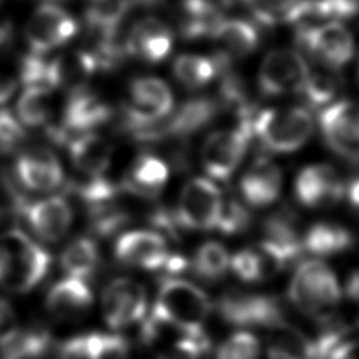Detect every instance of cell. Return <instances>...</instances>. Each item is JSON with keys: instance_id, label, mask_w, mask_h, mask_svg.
<instances>
[{"instance_id": "obj_1", "label": "cell", "mask_w": 359, "mask_h": 359, "mask_svg": "<svg viewBox=\"0 0 359 359\" xmlns=\"http://www.w3.org/2000/svg\"><path fill=\"white\" fill-rule=\"evenodd\" d=\"M49 252L21 230L0 234V285L11 292H28L48 273Z\"/></svg>"}, {"instance_id": "obj_2", "label": "cell", "mask_w": 359, "mask_h": 359, "mask_svg": "<svg viewBox=\"0 0 359 359\" xmlns=\"http://www.w3.org/2000/svg\"><path fill=\"white\" fill-rule=\"evenodd\" d=\"M287 293L297 310L320 321H328L341 300L334 271L318 259H306L297 265Z\"/></svg>"}, {"instance_id": "obj_3", "label": "cell", "mask_w": 359, "mask_h": 359, "mask_svg": "<svg viewBox=\"0 0 359 359\" xmlns=\"http://www.w3.org/2000/svg\"><path fill=\"white\" fill-rule=\"evenodd\" d=\"M313 132V116L307 107L258 109L251 125L252 139L272 153L300 149Z\"/></svg>"}, {"instance_id": "obj_4", "label": "cell", "mask_w": 359, "mask_h": 359, "mask_svg": "<svg viewBox=\"0 0 359 359\" xmlns=\"http://www.w3.org/2000/svg\"><path fill=\"white\" fill-rule=\"evenodd\" d=\"M210 309V302L201 287L177 278H165L161 282L153 307L160 317L184 335L203 332Z\"/></svg>"}, {"instance_id": "obj_5", "label": "cell", "mask_w": 359, "mask_h": 359, "mask_svg": "<svg viewBox=\"0 0 359 359\" xmlns=\"http://www.w3.org/2000/svg\"><path fill=\"white\" fill-rule=\"evenodd\" d=\"M217 314L227 324L240 328H273L285 321V309L276 296L230 290L216 303Z\"/></svg>"}, {"instance_id": "obj_6", "label": "cell", "mask_w": 359, "mask_h": 359, "mask_svg": "<svg viewBox=\"0 0 359 359\" xmlns=\"http://www.w3.org/2000/svg\"><path fill=\"white\" fill-rule=\"evenodd\" d=\"M294 42L299 50L335 70L345 66L353 56L352 34L339 22L296 24Z\"/></svg>"}, {"instance_id": "obj_7", "label": "cell", "mask_w": 359, "mask_h": 359, "mask_svg": "<svg viewBox=\"0 0 359 359\" xmlns=\"http://www.w3.org/2000/svg\"><path fill=\"white\" fill-rule=\"evenodd\" d=\"M174 108L168 86L157 77H140L130 84V102L123 107V126L133 135L164 121Z\"/></svg>"}, {"instance_id": "obj_8", "label": "cell", "mask_w": 359, "mask_h": 359, "mask_svg": "<svg viewBox=\"0 0 359 359\" xmlns=\"http://www.w3.org/2000/svg\"><path fill=\"white\" fill-rule=\"evenodd\" d=\"M222 205L219 188L210 180L196 177L184 185L175 216L182 229L212 230L217 224Z\"/></svg>"}, {"instance_id": "obj_9", "label": "cell", "mask_w": 359, "mask_h": 359, "mask_svg": "<svg viewBox=\"0 0 359 359\" xmlns=\"http://www.w3.org/2000/svg\"><path fill=\"white\" fill-rule=\"evenodd\" d=\"M310 74L306 59L292 49L271 50L258 72V88L266 97L300 93Z\"/></svg>"}, {"instance_id": "obj_10", "label": "cell", "mask_w": 359, "mask_h": 359, "mask_svg": "<svg viewBox=\"0 0 359 359\" xmlns=\"http://www.w3.org/2000/svg\"><path fill=\"white\" fill-rule=\"evenodd\" d=\"M327 146L344 160L359 163V102L337 101L318 116Z\"/></svg>"}, {"instance_id": "obj_11", "label": "cell", "mask_w": 359, "mask_h": 359, "mask_svg": "<svg viewBox=\"0 0 359 359\" xmlns=\"http://www.w3.org/2000/svg\"><path fill=\"white\" fill-rule=\"evenodd\" d=\"M251 140V133L240 126L210 133L201 150L205 172L216 181H229L240 165Z\"/></svg>"}, {"instance_id": "obj_12", "label": "cell", "mask_w": 359, "mask_h": 359, "mask_svg": "<svg viewBox=\"0 0 359 359\" xmlns=\"http://www.w3.org/2000/svg\"><path fill=\"white\" fill-rule=\"evenodd\" d=\"M14 209L29 229L45 241L62 238L72 223V209L65 198L49 196L36 202L14 195Z\"/></svg>"}, {"instance_id": "obj_13", "label": "cell", "mask_w": 359, "mask_h": 359, "mask_svg": "<svg viewBox=\"0 0 359 359\" xmlns=\"http://www.w3.org/2000/svg\"><path fill=\"white\" fill-rule=\"evenodd\" d=\"M76 32L74 18L55 4L41 6L25 27V38L36 55L66 43Z\"/></svg>"}, {"instance_id": "obj_14", "label": "cell", "mask_w": 359, "mask_h": 359, "mask_svg": "<svg viewBox=\"0 0 359 359\" xmlns=\"http://www.w3.org/2000/svg\"><path fill=\"white\" fill-rule=\"evenodd\" d=\"M147 299L143 286L128 278L114 279L102 293V314L111 328L143 320Z\"/></svg>"}, {"instance_id": "obj_15", "label": "cell", "mask_w": 359, "mask_h": 359, "mask_svg": "<svg viewBox=\"0 0 359 359\" xmlns=\"http://www.w3.org/2000/svg\"><path fill=\"white\" fill-rule=\"evenodd\" d=\"M345 180L328 164H313L299 171L294 180V196L306 208L331 206L344 199Z\"/></svg>"}, {"instance_id": "obj_16", "label": "cell", "mask_w": 359, "mask_h": 359, "mask_svg": "<svg viewBox=\"0 0 359 359\" xmlns=\"http://www.w3.org/2000/svg\"><path fill=\"white\" fill-rule=\"evenodd\" d=\"M289 265V259L275 245L262 238L255 245L243 248L230 257V269L247 283L268 280Z\"/></svg>"}, {"instance_id": "obj_17", "label": "cell", "mask_w": 359, "mask_h": 359, "mask_svg": "<svg viewBox=\"0 0 359 359\" xmlns=\"http://www.w3.org/2000/svg\"><path fill=\"white\" fill-rule=\"evenodd\" d=\"M114 252L123 265L149 271L160 269L170 254L165 238L150 230H135L122 234L115 243Z\"/></svg>"}, {"instance_id": "obj_18", "label": "cell", "mask_w": 359, "mask_h": 359, "mask_svg": "<svg viewBox=\"0 0 359 359\" xmlns=\"http://www.w3.org/2000/svg\"><path fill=\"white\" fill-rule=\"evenodd\" d=\"M220 104L215 98L195 97L185 101L174 115L167 121H161L154 128L153 140L175 136L178 139L188 137L202 128L208 126L219 114Z\"/></svg>"}, {"instance_id": "obj_19", "label": "cell", "mask_w": 359, "mask_h": 359, "mask_svg": "<svg viewBox=\"0 0 359 359\" xmlns=\"http://www.w3.org/2000/svg\"><path fill=\"white\" fill-rule=\"evenodd\" d=\"M15 172L22 185L32 191L48 192L63 182V170L57 157L45 147H29L15 161Z\"/></svg>"}, {"instance_id": "obj_20", "label": "cell", "mask_w": 359, "mask_h": 359, "mask_svg": "<svg viewBox=\"0 0 359 359\" xmlns=\"http://www.w3.org/2000/svg\"><path fill=\"white\" fill-rule=\"evenodd\" d=\"M238 188L245 205L265 208L273 203L280 194L282 171L272 160L259 157L244 171Z\"/></svg>"}, {"instance_id": "obj_21", "label": "cell", "mask_w": 359, "mask_h": 359, "mask_svg": "<svg viewBox=\"0 0 359 359\" xmlns=\"http://www.w3.org/2000/svg\"><path fill=\"white\" fill-rule=\"evenodd\" d=\"M172 45V32L168 25L156 17L137 21L125 39L128 55L139 56L150 63L167 57Z\"/></svg>"}, {"instance_id": "obj_22", "label": "cell", "mask_w": 359, "mask_h": 359, "mask_svg": "<svg viewBox=\"0 0 359 359\" xmlns=\"http://www.w3.org/2000/svg\"><path fill=\"white\" fill-rule=\"evenodd\" d=\"M111 116V109L97 94L81 90L70 94L63 109V119L59 128L73 139V133L87 132L105 123Z\"/></svg>"}, {"instance_id": "obj_23", "label": "cell", "mask_w": 359, "mask_h": 359, "mask_svg": "<svg viewBox=\"0 0 359 359\" xmlns=\"http://www.w3.org/2000/svg\"><path fill=\"white\" fill-rule=\"evenodd\" d=\"M128 342L121 335L90 332L67 339L59 351V359H122Z\"/></svg>"}, {"instance_id": "obj_24", "label": "cell", "mask_w": 359, "mask_h": 359, "mask_svg": "<svg viewBox=\"0 0 359 359\" xmlns=\"http://www.w3.org/2000/svg\"><path fill=\"white\" fill-rule=\"evenodd\" d=\"M93 304V293L83 279L66 278L49 290L46 297L48 311L59 320L80 318Z\"/></svg>"}, {"instance_id": "obj_25", "label": "cell", "mask_w": 359, "mask_h": 359, "mask_svg": "<svg viewBox=\"0 0 359 359\" xmlns=\"http://www.w3.org/2000/svg\"><path fill=\"white\" fill-rule=\"evenodd\" d=\"M262 240L275 245L289 262H296L303 254V234L296 215L290 209H279L262 222Z\"/></svg>"}, {"instance_id": "obj_26", "label": "cell", "mask_w": 359, "mask_h": 359, "mask_svg": "<svg viewBox=\"0 0 359 359\" xmlns=\"http://www.w3.org/2000/svg\"><path fill=\"white\" fill-rule=\"evenodd\" d=\"M98 69L91 52L76 50L50 60L52 87L67 90L70 94L81 91L91 74Z\"/></svg>"}, {"instance_id": "obj_27", "label": "cell", "mask_w": 359, "mask_h": 359, "mask_svg": "<svg viewBox=\"0 0 359 359\" xmlns=\"http://www.w3.org/2000/svg\"><path fill=\"white\" fill-rule=\"evenodd\" d=\"M168 180V167L157 156L142 153L132 164L122 188L139 196L154 198Z\"/></svg>"}, {"instance_id": "obj_28", "label": "cell", "mask_w": 359, "mask_h": 359, "mask_svg": "<svg viewBox=\"0 0 359 359\" xmlns=\"http://www.w3.org/2000/svg\"><path fill=\"white\" fill-rule=\"evenodd\" d=\"M69 153L77 170L90 177H97L108 168L112 147L104 137L95 133H84L69 142Z\"/></svg>"}, {"instance_id": "obj_29", "label": "cell", "mask_w": 359, "mask_h": 359, "mask_svg": "<svg viewBox=\"0 0 359 359\" xmlns=\"http://www.w3.org/2000/svg\"><path fill=\"white\" fill-rule=\"evenodd\" d=\"M353 244L352 233L337 223L320 222L303 234V250L316 257H332L348 251Z\"/></svg>"}, {"instance_id": "obj_30", "label": "cell", "mask_w": 359, "mask_h": 359, "mask_svg": "<svg viewBox=\"0 0 359 359\" xmlns=\"http://www.w3.org/2000/svg\"><path fill=\"white\" fill-rule=\"evenodd\" d=\"M50 337L42 330L13 328L0 337V359H45Z\"/></svg>"}, {"instance_id": "obj_31", "label": "cell", "mask_w": 359, "mask_h": 359, "mask_svg": "<svg viewBox=\"0 0 359 359\" xmlns=\"http://www.w3.org/2000/svg\"><path fill=\"white\" fill-rule=\"evenodd\" d=\"M266 351L268 359H316L314 341L287 323L271 328Z\"/></svg>"}, {"instance_id": "obj_32", "label": "cell", "mask_w": 359, "mask_h": 359, "mask_svg": "<svg viewBox=\"0 0 359 359\" xmlns=\"http://www.w3.org/2000/svg\"><path fill=\"white\" fill-rule=\"evenodd\" d=\"M212 38L219 41L223 50L233 59L252 53L259 43L258 29L248 21L240 18H222Z\"/></svg>"}, {"instance_id": "obj_33", "label": "cell", "mask_w": 359, "mask_h": 359, "mask_svg": "<svg viewBox=\"0 0 359 359\" xmlns=\"http://www.w3.org/2000/svg\"><path fill=\"white\" fill-rule=\"evenodd\" d=\"M98 264V250L93 240L79 237L73 240L60 257V265L70 278L86 279L90 276Z\"/></svg>"}, {"instance_id": "obj_34", "label": "cell", "mask_w": 359, "mask_h": 359, "mask_svg": "<svg viewBox=\"0 0 359 359\" xmlns=\"http://www.w3.org/2000/svg\"><path fill=\"white\" fill-rule=\"evenodd\" d=\"M194 273L205 282L222 279L230 269V255L217 241L203 243L192 259Z\"/></svg>"}, {"instance_id": "obj_35", "label": "cell", "mask_w": 359, "mask_h": 359, "mask_svg": "<svg viewBox=\"0 0 359 359\" xmlns=\"http://www.w3.org/2000/svg\"><path fill=\"white\" fill-rule=\"evenodd\" d=\"M342 80L334 70H318L310 73L300 94L309 109H320L332 104L341 90Z\"/></svg>"}, {"instance_id": "obj_36", "label": "cell", "mask_w": 359, "mask_h": 359, "mask_svg": "<svg viewBox=\"0 0 359 359\" xmlns=\"http://www.w3.org/2000/svg\"><path fill=\"white\" fill-rule=\"evenodd\" d=\"M174 74L181 84L195 90L210 83L217 76V70L212 57L181 55L174 62Z\"/></svg>"}, {"instance_id": "obj_37", "label": "cell", "mask_w": 359, "mask_h": 359, "mask_svg": "<svg viewBox=\"0 0 359 359\" xmlns=\"http://www.w3.org/2000/svg\"><path fill=\"white\" fill-rule=\"evenodd\" d=\"M52 112V95L49 88L28 87L17 102V114L27 126L43 125Z\"/></svg>"}, {"instance_id": "obj_38", "label": "cell", "mask_w": 359, "mask_h": 359, "mask_svg": "<svg viewBox=\"0 0 359 359\" xmlns=\"http://www.w3.org/2000/svg\"><path fill=\"white\" fill-rule=\"evenodd\" d=\"M255 21L262 27L292 24L294 14L304 0H243Z\"/></svg>"}, {"instance_id": "obj_39", "label": "cell", "mask_w": 359, "mask_h": 359, "mask_svg": "<svg viewBox=\"0 0 359 359\" xmlns=\"http://www.w3.org/2000/svg\"><path fill=\"white\" fill-rule=\"evenodd\" d=\"M259 355L258 338L248 331H237L219 346L216 359H259Z\"/></svg>"}, {"instance_id": "obj_40", "label": "cell", "mask_w": 359, "mask_h": 359, "mask_svg": "<svg viewBox=\"0 0 359 359\" xmlns=\"http://www.w3.org/2000/svg\"><path fill=\"white\" fill-rule=\"evenodd\" d=\"M72 189L79 198L86 202L88 208H94L109 203L115 198L119 188L102 175H97L90 177L87 181L83 182H74L72 185Z\"/></svg>"}, {"instance_id": "obj_41", "label": "cell", "mask_w": 359, "mask_h": 359, "mask_svg": "<svg viewBox=\"0 0 359 359\" xmlns=\"http://www.w3.org/2000/svg\"><path fill=\"white\" fill-rule=\"evenodd\" d=\"M251 224V213L245 203L237 199L223 201L220 216L215 229L226 236H234L244 233Z\"/></svg>"}, {"instance_id": "obj_42", "label": "cell", "mask_w": 359, "mask_h": 359, "mask_svg": "<svg viewBox=\"0 0 359 359\" xmlns=\"http://www.w3.org/2000/svg\"><path fill=\"white\" fill-rule=\"evenodd\" d=\"M210 349V341L205 332L184 335L168 349L161 352L157 359H201Z\"/></svg>"}, {"instance_id": "obj_43", "label": "cell", "mask_w": 359, "mask_h": 359, "mask_svg": "<svg viewBox=\"0 0 359 359\" xmlns=\"http://www.w3.org/2000/svg\"><path fill=\"white\" fill-rule=\"evenodd\" d=\"M128 220V215L111 203L90 208V223L94 233L111 236L119 230Z\"/></svg>"}, {"instance_id": "obj_44", "label": "cell", "mask_w": 359, "mask_h": 359, "mask_svg": "<svg viewBox=\"0 0 359 359\" xmlns=\"http://www.w3.org/2000/svg\"><path fill=\"white\" fill-rule=\"evenodd\" d=\"M20 81L28 87L52 88L50 62L43 60L39 55H28L20 63Z\"/></svg>"}, {"instance_id": "obj_45", "label": "cell", "mask_w": 359, "mask_h": 359, "mask_svg": "<svg viewBox=\"0 0 359 359\" xmlns=\"http://www.w3.org/2000/svg\"><path fill=\"white\" fill-rule=\"evenodd\" d=\"M25 139V130L18 119L7 109H0V153H11Z\"/></svg>"}, {"instance_id": "obj_46", "label": "cell", "mask_w": 359, "mask_h": 359, "mask_svg": "<svg viewBox=\"0 0 359 359\" xmlns=\"http://www.w3.org/2000/svg\"><path fill=\"white\" fill-rule=\"evenodd\" d=\"M325 359H359V338H348L337 344Z\"/></svg>"}, {"instance_id": "obj_47", "label": "cell", "mask_w": 359, "mask_h": 359, "mask_svg": "<svg viewBox=\"0 0 359 359\" xmlns=\"http://www.w3.org/2000/svg\"><path fill=\"white\" fill-rule=\"evenodd\" d=\"M189 266V261L181 255V254H168L163 266L160 271H163L165 275H180L185 272Z\"/></svg>"}, {"instance_id": "obj_48", "label": "cell", "mask_w": 359, "mask_h": 359, "mask_svg": "<svg viewBox=\"0 0 359 359\" xmlns=\"http://www.w3.org/2000/svg\"><path fill=\"white\" fill-rule=\"evenodd\" d=\"M344 199L349 203L352 209L359 212V174L345 181Z\"/></svg>"}, {"instance_id": "obj_49", "label": "cell", "mask_w": 359, "mask_h": 359, "mask_svg": "<svg viewBox=\"0 0 359 359\" xmlns=\"http://www.w3.org/2000/svg\"><path fill=\"white\" fill-rule=\"evenodd\" d=\"M15 87H17V81L14 79L0 76V105L10 100V97L15 91Z\"/></svg>"}, {"instance_id": "obj_50", "label": "cell", "mask_w": 359, "mask_h": 359, "mask_svg": "<svg viewBox=\"0 0 359 359\" xmlns=\"http://www.w3.org/2000/svg\"><path fill=\"white\" fill-rule=\"evenodd\" d=\"M346 294L351 300L359 303V269L349 276L346 282Z\"/></svg>"}, {"instance_id": "obj_51", "label": "cell", "mask_w": 359, "mask_h": 359, "mask_svg": "<svg viewBox=\"0 0 359 359\" xmlns=\"http://www.w3.org/2000/svg\"><path fill=\"white\" fill-rule=\"evenodd\" d=\"M13 317V309L10 303L4 299H0V327L7 324Z\"/></svg>"}, {"instance_id": "obj_52", "label": "cell", "mask_w": 359, "mask_h": 359, "mask_svg": "<svg viewBox=\"0 0 359 359\" xmlns=\"http://www.w3.org/2000/svg\"><path fill=\"white\" fill-rule=\"evenodd\" d=\"M160 0H130V3H132V6L133 4H146V6H151V4H156V3H158Z\"/></svg>"}, {"instance_id": "obj_53", "label": "cell", "mask_w": 359, "mask_h": 359, "mask_svg": "<svg viewBox=\"0 0 359 359\" xmlns=\"http://www.w3.org/2000/svg\"><path fill=\"white\" fill-rule=\"evenodd\" d=\"M52 1H53V0H52Z\"/></svg>"}]
</instances>
